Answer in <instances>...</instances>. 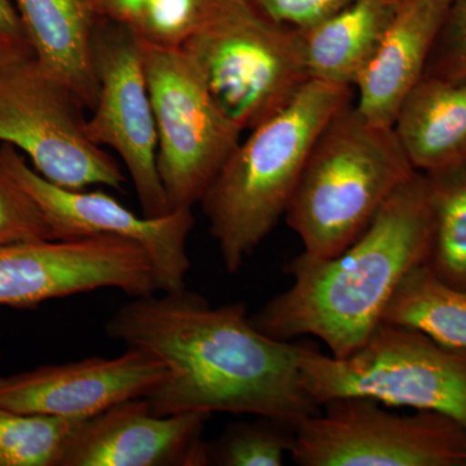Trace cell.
Listing matches in <instances>:
<instances>
[{
  "label": "cell",
  "mask_w": 466,
  "mask_h": 466,
  "mask_svg": "<svg viewBox=\"0 0 466 466\" xmlns=\"http://www.w3.org/2000/svg\"><path fill=\"white\" fill-rule=\"evenodd\" d=\"M113 341L148 350L170 370L146 398L156 415L268 417L296 428L321 407L303 385L299 345L267 336L242 303L213 306L187 288L135 297L106 324Z\"/></svg>",
  "instance_id": "obj_1"
},
{
  "label": "cell",
  "mask_w": 466,
  "mask_h": 466,
  "mask_svg": "<svg viewBox=\"0 0 466 466\" xmlns=\"http://www.w3.org/2000/svg\"><path fill=\"white\" fill-rule=\"evenodd\" d=\"M433 205L428 175L400 187L366 231L330 258L299 254L288 265L290 288L250 317L281 341L317 337L337 358L360 348L382 323L403 279L428 262Z\"/></svg>",
  "instance_id": "obj_2"
},
{
  "label": "cell",
  "mask_w": 466,
  "mask_h": 466,
  "mask_svg": "<svg viewBox=\"0 0 466 466\" xmlns=\"http://www.w3.org/2000/svg\"><path fill=\"white\" fill-rule=\"evenodd\" d=\"M354 95L309 79L284 108L248 131L219 168L200 205L229 274L285 217L319 135Z\"/></svg>",
  "instance_id": "obj_3"
},
{
  "label": "cell",
  "mask_w": 466,
  "mask_h": 466,
  "mask_svg": "<svg viewBox=\"0 0 466 466\" xmlns=\"http://www.w3.org/2000/svg\"><path fill=\"white\" fill-rule=\"evenodd\" d=\"M416 173L391 126L370 121L351 101L319 135L285 220L305 256L330 258L357 240Z\"/></svg>",
  "instance_id": "obj_4"
},
{
  "label": "cell",
  "mask_w": 466,
  "mask_h": 466,
  "mask_svg": "<svg viewBox=\"0 0 466 466\" xmlns=\"http://www.w3.org/2000/svg\"><path fill=\"white\" fill-rule=\"evenodd\" d=\"M180 48L242 134L284 108L309 81L297 30L254 0H201L198 23Z\"/></svg>",
  "instance_id": "obj_5"
},
{
  "label": "cell",
  "mask_w": 466,
  "mask_h": 466,
  "mask_svg": "<svg viewBox=\"0 0 466 466\" xmlns=\"http://www.w3.org/2000/svg\"><path fill=\"white\" fill-rule=\"evenodd\" d=\"M299 360L303 385L320 407L366 398L386 407L441 413L466 429V351L412 328L382 321L343 358L299 345Z\"/></svg>",
  "instance_id": "obj_6"
},
{
  "label": "cell",
  "mask_w": 466,
  "mask_h": 466,
  "mask_svg": "<svg viewBox=\"0 0 466 466\" xmlns=\"http://www.w3.org/2000/svg\"><path fill=\"white\" fill-rule=\"evenodd\" d=\"M139 45L157 130L159 177L171 210L192 208L242 133L218 108L182 48L140 39Z\"/></svg>",
  "instance_id": "obj_7"
},
{
  "label": "cell",
  "mask_w": 466,
  "mask_h": 466,
  "mask_svg": "<svg viewBox=\"0 0 466 466\" xmlns=\"http://www.w3.org/2000/svg\"><path fill=\"white\" fill-rule=\"evenodd\" d=\"M300 421L299 466H466V429L438 412L398 415L379 401L343 398Z\"/></svg>",
  "instance_id": "obj_8"
},
{
  "label": "cell",
  "mask_w": 466,
  "mask_h": 466,
  "mask_svg": "<svg viewBox=\"0 0 466 466\" xmlns=\"http://www.w3.org/2000/svg\"><path fill=\"white\" fill-rule=\"evenodd\" d=\"M78 101L35 58L0 72V143L18 150L48 182L66 189H122L127 175L86 134Z\"/></svg>",
  "instance_id": "obj_9"
},
{
  "label": "cell",
  "mask_w": 466,
  "mask_h": 466,
  "mask_svg": "<svg viewBox=\"0 0 466 466\" xmlns=\"http://www.w3.org/2000/svg\"><path fill=\"white\" fill-rule=\"evenodd\" d=\"M94 63L99 95L86 118V134L118 156L144 216H167L173 210L158 174L157 130L139 39L130 27L99 18Z\"/></svg>",
  "instance_id": "obj_10"
},
{
  "label": "cell",
  "mask_w": 466,
  "mask_h": 466,
  "mask_svg": "<svg viewBox=\"0 0 466 466\" xmlns=\"http://www.w3.org/2000/svg\"><path fill=\"white\" fill-rule=\"evenodd\" d=\"M106 288L133 299L157 293L152 262L139 244L99 235L0 245V306L33 308Z\"/></svg>",
  "instance_id": "obj_11"
},
{
  "label": "cell",
  "mask_w": 466,
  "mask_h": 466,
  "mask_svg": "<svg viewBox=\"0 0 466 466\" xmlns=\"http://www.w3.org/2000/svg\"><path fill=\"white\" fill-rule=\"evenodd\" d=\"M0 158L42 208L56 240L99 235L127 238L148 254L158 291L186 288L192 266L188 253L189 236L195 227L192 208L162 217L139 216L108 193L55 186L12 147L2 144Z\"/></svg>",
  "instance_id": "obj_12"
},
{
  "label": "cell",
  "mask_w": 466,
  "mask_h": 466,
  "mask_svg": "<svg viewBox=\"0 0 466 466\" xmlns=\"http://www.w3.org/2000/svg\"><path fill=\"white\" fill-rule=\"evenodd\" d=\"M170 376L148 350L91 357L0 377V407L29 415L90 419L121 401L147 398Z\"/></svg>",
  "instance_id": "obj_13"
},
{
  "label": "cell",
  "mask_w": 466,
  "mask_h": 466,
  "mask_svg": "<svg viewBox=\"0 0 466 466\" xmlns=\"http://www.w3.org/2000/svg\"><path fill=\"white\" fill-rule=\"evenodd\" d=\"M207 412L159 416L146 398L86 419L70 435L58 466H207Z\"/></svg>",
  "instance_id": "obj_14"
},
{
  "label": "cell",
  "mask_w": 466,
  "mask_h": 466,
  "mask_svg": "<svg viewBox=\"0 0 466 466\" xmlns=\"http://www.w3.org/2000/svg\"><path fill=\"white\" fill-rule=\"evenodd\" d=\"M450 5L451 0H404L354 87L355 106L370 121L392 125L401 101L425 75Z\"/></svg>",
  "instance_id": "obj_15"
},
{
  "label": "cell",
  "mask_w": 466,
  "mask_h": 466,
  "mask_svg": "<svg viewBox=\"0 0 466 466\" xmlns=\"http://www.w3.org/2000/svg\"><path fill=\"white\" fill-rule=\"evenodd\" d=\"M35 58L66 86L84 109L99 95L94 35L99 17L92 0H12Z\"/></svg>",
  "instance_id": "obj_16"
},
{
  "label": "cell",
  "mask_w": 466,
  "mask_h": 466,
  "mask_svg": "<svg viewBox=\"0 0 466 466\" xmlns=\"http://www.w3.org/2000/svg\"><path fill=\"white\" fill-rule=\"evenodd\" d=\"M404 0H352L332 16L296 29L309 79L354 88Z\"/></svg>",
  "instance_id": "obj_17"
},
{
  "label": "cell",
  "mask_w": 466,
  "mask_h": 466,
  "mask_svg": "<svg viewBox=\"0 0 466 466\" xmlns=\"http://www.w3.org/2000/svg\"><path fill=\"white\" fill-rule=\"evenodd\" d=\"M392 130L419 173L466 162V79L424 76L401 101Z\"/></svg>",
  "instance_id": "obj_18"
},
{
  "label": "cell",
  "mask_w": 466,
  "mask_h": 466,
  "mask_svg": "<svg viewBox=\"0 0 466 466\" xmlns=\"http://www.w3.org/2000/svg\"><path fill=\"white\" fill-rule=\"evenodd\" d=\"M382 321L412 328L446 348L466 351V290L444 283L424 263L403 279Z\"/></svg>",
  "instance_id": "obj_19"
},
{
  "label": "cell",
  "mask_w": 466,
  "mask_h": 466,
  "mask_svg": "<svg viewBox=\"0 0 466 466\" xmlns=\"http://www.w3.org/2000/svg\"><path fill=\"white\" fill-rule=\"evenodd\" d=\"M426 175L433 205L426 263L444 283L466 290V162Z\"/></svg>",
  "instance_id": "obj_20"
},
{
  "label": "cell",
  "mask_w": 466,
  "mask_h": 466,
  "mask_svg": "<svg viewBox=\"0 0 466 466\" xmlns=\"http://www.w3.org/2000/svg\"><path fill=\"white\" fill-rule=\"evenodd\" d=\"M84 420L0 407V466H58L66 441Z\"/></svg>",
  "instance_id": "obj_21"
},
{
  "label": "cell",
  "mask_w": 466,
  "mask_h": 466,
  "mask_svg": "<svg viewBox=\"0 0 466 466\" xmlns=\"http://www.w3.org/2000/svg\"><path fill=\"white\" fill-rule=\"evenodd\" d=\"M296 428L256 416L233 422L217 440L207 441V466H281L291 452Z\"/></svg>",
  "instance_id": "obj_22"
},
{
  "label": "cell",
  "mask_w": 466,
  "mask_h": 466,
  "mask_svg": "<svg viewBox=\"0 0 466 466\" xmlns=\"http://www.w3.org/2000/svg\"><path fill=\"white\" fill-rule=\"evenodd\" d=\"M42 240H56L50 222L0 158V245Z\"/></svg>",
  "instance_id": "obj_23"
},
{
  "label": "cell",
  "mask_w": 466,
  "mask_h": 466,
  "mask_svg": "<svg viewBox=\"0 0 466 466\" xmlns=\"http://www.w3.org/2000/svg\"><path fill=\"white\" fill-rule=\"evenodd\" d=\"M201 0H147L130 27L140 41L180 48L200 15Z\"/></svg>",
  "instance_id": "obj_24"
},
{
  "label": "cell",
  "mask_w": 466,
  "mask_h": 466,
  "mask_svg": "<svg viewBox=\"0 0 466 466\" xmlns=\"http://www.w3.org/2000/svg\"><path fill=\"white\" fill-rule=\"evenodd\" d=\"M424 76L447 81L466 79V0H451Z\"/></svg>",
  "instance_id": "obj_25"
},
{
  "label": "cell",
  "mask_w": 466,
  "mask_h": 466,
  "mask_svg": "<svg viewBox=\"0 0 466 466\" xmlns=\"http://www.w3.org/2000/svg\"><path fill=\"white\" fill-rule=\"evenodd\" d=\"M269 17L293 29H306L332 16L352 0H254Z\"/></svg>",
  "instance_id": "obj_26"
},
{
  "label": "cell",
  "mask_w": 466,
  "mask_h": 466,
  "mask_svg": "<svg viewBox=\"0 0 466 466\" xmlns=\"http://www.w3.org/2000/svg\"><path fill=\"white\" fill-rule=\"evenodd\" d=\"M32 46L12 0H0V72L33 58Z\"/></svg>",
  "instance_id": "obj_27"
},
{
  "label": "cell",
  "mask_w": 466,
  "mask_h": 466,
  "mask_svg": "<svg viewBox=\"0 0 466 466\" xmlns=\"http://www.w3.org/2000/svg\"><path fill=\"white\" fill-rule=\"evenodd\" d=\"M147 0H92L95 14L104 20L131 27Z\"/></svg>",
  "instance_id": "obj_28"
},
{
  "label": "cell",
  "mask_w": 466,
  "mask_h": 466,
  "mask_svg": "<svg viewBox=\"0 0 466 466\" xmlns=\"http://www.w3.org/2000/svg\"><path fill=\"white\" fill-rule=\"evenodd\" d=\"M0 359H2V330H0Z\"/></svg>",
  "instance_id": "obj_29"
}]
</instances>
